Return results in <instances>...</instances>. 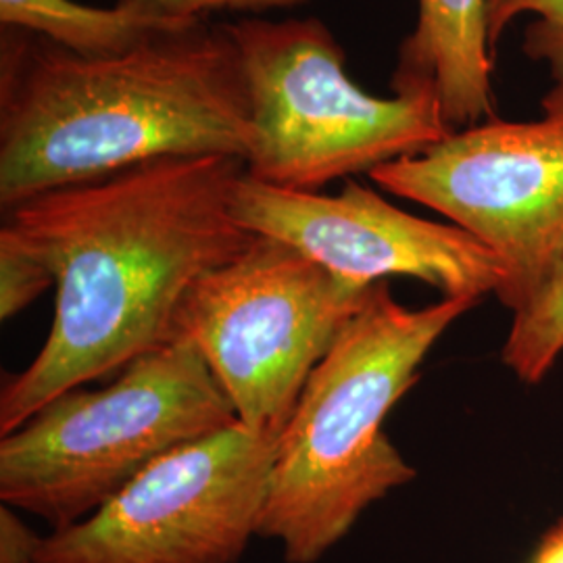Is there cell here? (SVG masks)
Wrapping results in <instances>:
<instances>
[{"instance_id":"obj_1","label":"cell","mask_w":563,"mask_h":563,"mask_svg":"<svg viewBox=\"0 0 563 563\" xmlns=\"http://www.w3.org/2000/svg\"><path fill=\"white\" fill-rule=\"evenodd\" d=\"M244 172L236 157H169L2 213V228L53 272L55 316L34 362L2 384L0 437L176 341L192 286L257 239L232 211Z\"/></svg>"},{"instance_id":"obj_2","label":"cell","mask_w":563,"mask_h":563,"mask_svg":"<svg viewBox=\"0 0 563 563\" xmlns=\"http://www.w3.org/2000/svg\"><path fill=\"white\" fill-rule=\"evenodd\" d=\"M255 130L225 23L90 59L0 34V207L169 157L246 163Z\"/></svg>"},{"instance_id":"obj_3","label":"cell","mask_w":563,"mask_h":563,"mask_svg":"<svg viewBox=\"0 0 563 563\" xmlns=\"http://www.w3.org/2000/svg\"><path fill=\"white\" fill-rule=\"evenodd\" d=\"M478 302L409 309L386 282L374 284L276 443L260 539L278 541L286 562H320L367 507L416 478L384 434V420L418 383L430 349Z\"/></svg>"},{"instance_id":"obj_4","label":"cell","mask_w":563,"mask_h":563,"mask_svg":"<svg viewBox=\"0 0 563 563\" xmlns=\"http://www.w3.org/2000/svg\"><path fill=\"white\" fill-rule=\"evenodd\" d=\"M234 422L201 353L176 339L109 386L63 393L2 437L0 504L69 528L163 455Z\"/></svg>"},{"instance_id":"obj_5","label":"cell","mask_w":563,"mask_h":563,"mask_svg":"<svg viewBox=\"0 0 563 563\" xmlns=\"http://www.w3.org/2000/svg\"><path fill=\"white\" fill-rule=\"evenodd\" d=\"M236 44L255 130L246 174L320 192L384 163L418 155L453 130L430 95H367L318 18H242L225 23Z\"/></svg>"},{"instance_id":"obj_6","label":"cell","mask_w":563,"mask_h":563,"mask_svg":"<svg viewBox=\"0 0 563 563\" xmlns=\"http://www.w3.org/2000/svg\"><path fill=\"white\" fill-rule=\"evenodd\" d=\"M372 288L328 272L286 242L257 236L192 286L176 339L201 353L239 422L278 439Z\"/></svg>"},{"instance_id":"obj_7","label":"cell","mask_w":563,"mask_h":563,"mask_svg":"<svg viewBox=\"0 0 563 563\" xmlns=\"http://www.w3.org/2000/svg\"><path fill=\"white\" fill-rule=\"evenodd\" d=\"M367 176L488 246L507 267L497 297L516 316L563 265V81L544 95L537 120L495 115Z\"/></svg>"},{"instance_id":"obj_8","label":"cell","mask_w":563,"mask_h":563,"mask_svg":"<svg viewBox=\"0 0 563 563\" xmlns=\"http://www.w3.org/2000/svg\"><path fill=\"white\" fill-rule=\"evenodd\" d=\"M278 439L234 422L148 465L36 563H236L260 537Z\"/></svg>"},{"instance_id":"obj_9","label":"cell","mask_w":563,"mask_h":563,"mask_svg":"<svg viewBox=\"0 0 563 563\" xmlns=\"http://www.w3.org/2000/svg\"><path fill=\"white\" fill-rule=\"evenodd\" d=\"M232 211L244 230L286 242L346 280L407 276L441 290L443 299L472 301L499 295L507 282L505 263L472 234L411 216L360 181L322 195L278 188L244 172Z\"/></svg>"},{"instance_id":"obj_10","label":"cell","mask_w":563,"mask_h":563,"mask_svg":"<svg viewBox=\"0 0 563 563\" xmlns=\"http://www.w3.org/2000/svg\"><path fill=\"white\" fill-rule=\"evenodd\" d=\"M495 53L486 0H418V23L401 42L393 95H430L455 132L495 118Z\"/></svg>"},{"instance_id":"obj_11","label":"cell","mask_w":563,"mask_h":563,"mask_svg":"<svg viewBox=\"0 0 563 563\" xmlns=\"http://www.w3.org/2000/svg\"><path fill=\"white\" fill-rule=\"evenodd\" d=\"M205 21L174 15L148 0H121L115 7H88L78 0H0L2 27L41 36L90 59L125 55Z\"/></svg>"},{"instance_id":"obj_12","label":"cell","mask_w":563,"mask_h":563,"mask_svg":"<svg viewBox=\"0 0 563 563\" xmlns=\"http://www.w3.org/2000/svg\"><path fill=\"white\" fill-rule=\"evenodd\" d=\"M562 353L563 265L543 295L514 316L501 360L522 383L537 384L551 372Z\"/></svg>"},{"instance_id":"obj_13","label":"cell","mask_w":563,"mask_h":563,"mask_svg":"<svg viewBox=\"0 0 563 563\" xmlns=\"http://www.w3.org/2000/svg\"><path fill=\"white\" fill-rule=\"evenodd\" d=\"M520 15H534V21L523 32V55L547 63L553 80L563 81V0H486L493 53L507 25Z\"/></svg>"},{"instance_id":"obj_14","label":"cell","mask_w":563,"mask_h":563,"mask_svg":"<svg viewBox=\"0 0 563 563\" xmlns=\"http://www.w3.org/2000/svg\"><path fill=\"white\" fill-rule=\"evenodd\" d=\"M48 288H55L53 272L0 228V320H13Z\"/></svg>"},{"instance_id":"obj_15","label":"cell","mask_w":563,"mask_h":563,"mask_svg":"<svg viewBox=\"0 0 563 563\" xmlns=\"http://www.w3.org/2000/svg\"><path fill=\"white\" fill-rule=\"evenodd\" d=\"M153 4H159L165 11L184 18H197L207 20V15L218 11H232V13H267L278 9H292L301 7L309 0H148Z\"/></svg>"},{"instance_id":"obj_16","label":"cell","mask_w":563,"mask_h":563,"mask_svg":"<svg viewBox=\"0 0 563 563\" xmlns=\"http://www.w3.org/2000/svg\"><path fill=\"white\" fill-rule=\"evenodd\" d=\"M532 563H563V520L544 534Z\"/></svg>"},{"instance_id":"obj_17","label":"cell","mask_w":563,"mask_h":563,"mask_svg":"<svg viewBox=\"0 0 563 563\" xmlns=\"http://www.w3.org/2000/svg\"><path fill=\"white\" fill-rule=\"evenodd\" d=\"M0 563H36V553H2Z\"/></svg>"}]
</instances>
